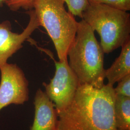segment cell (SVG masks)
<instances>
[{
    "label": "cell",
    "mask_w": 130,
    "mask_h": 130,
    "mask_svg": "<svg viewBox=\"0 0 130 130\" xmlns=\"http://www.w3.org/2000/svg\"><path fill=\"white\" fill-rule=\"evenodd\" d=\"M36 0H4V4L10 9L17 11L22 8L26 10L33 9L34 3Z\"/></svg>",
    "instance_id": "13"
},
{
    "label": "cell",
    "mask_w": 130,
    "mask_h": 130,
    "mask_svg": "<svg viewBox=\"0 0 130 130\" xmlns=\"http://www.w3.org/2000/svg\"></svg>",
    "instance_id": "16"
},
{
    "label": "cell",
    "mask_w": 130,
    "mask_h": 130,
    "mask_svg": "<svg viewBox=\"0 0 130 130\" xmlns=\"http://www.w3.org/2000/svg\"><path fill=\"white\" fill-rule=\"evenodd\" d=\"M34 118L30 130H56L58 114L55 105L41 89L34 98Z\"/></svg>",
    "instance_id": "8"
},
{
    "label": "cell",
    "mask_w": 130,
    "mask_h": 130,
    "mask_svg": "<svg viewBox=\"0 0 130 130\" xmlns=\"http://www.w3.org/2000/svg\"><path fill=\"white\" fill-rule=\"evenodd\" d=\"M90 4H103L126 12L130 10V0H88Z\"/></svg>",
    "instance_id": "12"
},
{
    "label": "cell",
    "mask_w": 130,
    "mask_h": 130,
    "mask_svg": "<svg viewBox=\"0 0 130 130\" xmlns=\"http://www.w3.org/2000/svg\"><path fill=\"white\" fill-rule=\"evenodd\" d=\"M66 3L69 12L74 16L82 19L83 14L89 5L88 0H62Z\"/></svg>",
    "instance_id": "11"
},
{
    "label": "cell",
    "mask_w": 130,
    "mask_h": 130,
    "mask_svg": "<svg viewBox=\"0 0 130 130\" xmlns=\"http://www.w3.org/2000/svg\"><path fill=\"white\" fill-rule=\"evenodd\" d=\"M4 0H0V7H3V6L4 5Z\"/></svg>",
    "instance_id": "15"
},
{
    "label": "cell",
    "mask_w": 130,
    "mask_h": 130,
    "mask_svg": "<svg viewBox=\"0 0 130 130\" xmlns=\"http://www.w3.org/2000/svg\"><path fill=\"white\" fill-rule=\"evenodd\" d=\"M53 59L56 67L55 74L49 84L43 83L42 84L45 93L54 103L58 115L72 102L80 84L68 59L57 61Z\"/></svg>",
    "instance_id": "5"
},
{
    "label": "cell",
    "mask_w": 130,
    "mask_h": 130,
    "mask_svg": "<svg viewBox=\"0 0 130 130\" xmlns=\"http://www.w3.org/2000/svg\"><path fill=\"white\" fill-rule=\"evenodd\" d=\"M113 85L80 84L72 102L58 115L56 130H117Z\"/></svg>",
    "instance_id": "1"
},
{
    "label": "cell",
    "mask_w": 130,
    "mask_h": 130,
    "mask_svg": "<svg viewBox=\"0 0 130 130\" xmlns=\"http://www.w3.org/2000/svg\"><path fill=\"white\" fill-rule=\"evenodd\" d=\"M82 19L98 32L100 45L109 54L130 40V14L103 4H90Z\"/></svg>",
    "instance_id": "4"
},
{
    "label": "cell",
    "mask_w": 130,
    "mask_h": 130,
    "mask_svg": "<svg viewBox=\"0 0 130 130\" xmlns=\"http://www.w3.org/2000/svg\"><path fill=\"white\" fill-rule=\"evenodd\" d=\"M26 13L29 17V21L20 34L12 31L9 20L0 23V66L7 63V60L23 47L24 42L40 26L34 10H28Z\"/></svg>",
    "instance_id": "7"
},
{
    "label": "cell",
    "mask_w": 130,
    "mask_h": 130,
    "mask_svg": "<svg viewBox=\"0 0 130 130\" xmlns=\"http://www.w3.org/2000/svg\"><path fill=\"white\" fill-rule=\"evenodd\" d=\"M121 47V54L111 67L105 70V79L112 85L127 75L130 74V40Z\"/></svg>",
    "instance_id": "9"
},
{
    "label": "cell",
    "mask_w": 130,
    "mask_h": 130,
    "mask_svg": "<svg viewBox=\"0 0 130 130\" xmlns=\"http://www.w3.org/2000/svg\"><path fill=\"white\" fill-rule=\"evenodd\" d=\"M0 111L11 104L23 105L29 99L28 82L17 64L0 66Z\"/></svg>",
    "instance_id": "6"
},
{
    "label": "cell",
    "mask_w": 130,
    "mask_h": 130,
    "mask_svg": "<svg viewBox=\"0 0 130 130\" xmlns=\"http://www.w3.org/2000/svg\"><path fill=\"white\" fill-rule=\"evenodd\" d=\"M114 117L117 130H130V98L116 95Z\"/></svg>",
    "instance_id": "10"
},
{
    "label": "cell",
    "mask_w": 130,
    "mask_h": 130,
    "mask_svg": "<svg viewBox=\"0 0 130 130\" xmlns=\"http://www.w3.org/2000/svg\"><path fill=\"white\" fill-rule=\"evenodd\" d=\"M62 0H36L33 8L40 26L53 42L59 60L68 59V51L74 39L78 22L67 11Z\"/></svg>",
    "instance_id": "3"
},
{
    "label": "cell",
    "mask_w": 130,
    "mask_h": 130,
    "mask_svg": "<svg viewBox=\"0 0 130 130\" xmlns=\"http://www.w3.org/2000/svg\"><path fill=\"white\" fill-rule=\"evenodd\" d=\"M104 54L92 28L83 19L78 22L76 34L67 56L69 64L80 84L96 88L105 85Z\"/></svg>",
    "instance_id": "2"
},
{
    "label": "cell",
    "mask_w": 130,
    "mask_h": 130,
    "mask_svg": "<svg viewBox=\"0 0 130 130\" xmlns=\"http://www.w3.org/2000/svg\"><path fill=\"white\" fill-rule=\"evenodd\" d=\"M116 88H114L116 95L130 98V74L120 79Z\"/></svg>",
    "instance_id": "14"
}]
</instances>
